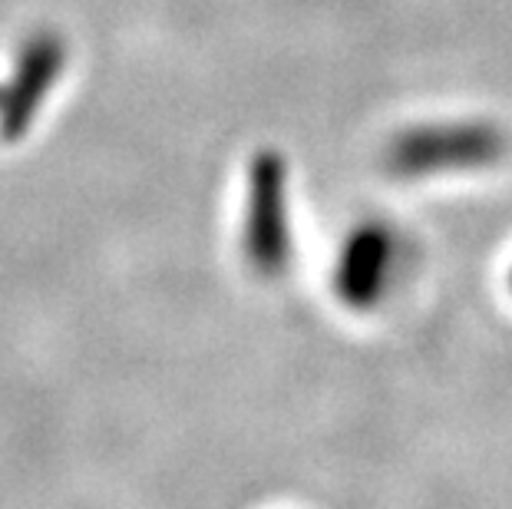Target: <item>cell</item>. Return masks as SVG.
<instances>
[{"label": "cell", "instance_id": "1", "mask_svg": "<svg viewBox=\"0 0 512 509\" xmlns=\"http://www.w3.org/2000/svg\"><path fill=\"white\" fill-rule=\"evenodd\" d=\"M63 70V43L53 34H37L24 43L10 77L4 100H0V139L14 143L34 123L37 106L47 100Z\"/></svg>", "mask_w": 512, "mask_h": 509}, {"label": "cell", "instance_id": "2", "mask_svg": "<svg viewBox=\"0 0 512 509\" xmlns=\"http://www.w3.org/2000/svg\"><path fill=\"white\" fill-rule=\"evenodd\" d=\"M0 100H4V90H0Z\"/></svg>", "mask_w": 512, "mask_h": 509}]
</instances>
